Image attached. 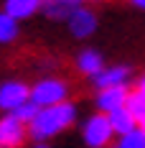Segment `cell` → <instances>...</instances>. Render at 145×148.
<instances>
[{
	"label": "cell",
	"instance_id": "9a60e30c",
	"mask_svg": "<svg viewBox=\"0 0 145 148\" xmlns=\"http://www.w3.org/2000/svg\"><path fill=\"white\" fill-rule=\"evenodd\" d=\"M117 148H145V130L143 128H135L132 133L122 135L120 143H117Z\"/></svg>",
	"mask_w": 145,
	"mask_h": 148
},
{
	"label": "cell",
	"instance_id": "e0dca14e",
	"mask_svg": "<svg viewBox=\"0 0 145 148\" xmlns=\"http://www.w3.org/2000/svg\"><path fill=\"white\" fill-rule=\"evenodd\" d=\"M138 92H143V95H145V74L140 77V82H138Z\"/></svg>",
	"mask_w": 145,
	"mask_h": 148
},
{
	"label": "cell",
	"instance_id": "7c38bea8",
	"mask_svg": "<svg viewBox=\"0 0 145 148\" xmlns=\"http://www.w3.org/2000/svg\"><path fill=\"white\" fill-rule=\"evenodd\" d=\"M76 69L82 74H87V77H97L102 72V54L99 51H92V49L82 51L76 56Z\"/></svg>",
	"mask_w": 145,
	"mask_h": 148
},
{
	"label": "cell",
	"instance_id": "52a82bcc",
	"mask_svg": "<svg viewBox=\"0 0 145 148\" xmlns=\"http://www.w3.org/2000/svg\"><path fill=\"white\" fill-rule=\"evenodd\" d=\"M69 28H71L74 36L87 38V36H92L94 28H97V18H94V13L87 10V8H76L71 13V18H69Z\"/></svg>",
	"mask_w": 145,
	"mask_h": 148
},
{
	"label": "cell",
	"instance_id": "6da1fadb",
	"mask_svg": "<svg viewBox=\"0 0 145 148\" xmlns=\"http://www.w3.org/2000/svg\"><path fill=\"white\" fill-rule=\"evenodd\" d=\"M76 120V107L71 102H61V105H54V107H44L38 110V115L31 120L28 125V133L33 140H46V138H54L59 135L61 130H66Z\"/></svg>",
	"mask_w": 145,
	"mask_h": 148
},
{
	"label": "cell",
	"instance_id": "ba28073f",
	"mask_svg": "<svg viewBox=\"0 0 145 148\" xmlns=\"http://www.w3.org/2000/svg\"><path fill=\"white\" fill-rule=\"evenodd\" d=\"M130 79V69L127 66H112V69H102L94 77V84L99 89H110V87H122Z\"/></svg>",
	"mask_w": 145,
	"mask_h": 148
},
{
	"label": "cell",
	"instance_id": "30bf717a",
	"mask_svg": "<svg viewBox=\"0 0 145 148\" xmlns=\"http://www.w3.org/2000/svg\"><path fill=\"white\" fill-rule=\"evenodd\" d=\"M79 5L76 3H69V0H44V10L51 21H69L71 13L76 10Z\"/></svg>",
	"mask_w": 145,
	"mask_h": 148
},
{
	"label": "cell",
	"instance_id": "ffe728a7",
	"mask_svg": "<svg viewBox=\"0 0 145 148\" xmlns=\"http://www.w3.org/2000/svg\"><path fill=\"white\" fill-rule=\"evenodd\" d=\"M69 3H79V0H69Z\"/></svg>",
	"mask_w": 145,
	"mask_h": 148
},
{
	"label": "cell",
	"instance_id": "2e32d148",
	"mask_svg": "<svg viewBox=\"0 0 145 148\" xmlns=\"http://www.w3.org/2000/svg\"><path fill=\"white\" fill-rule=\"evenodd\" d=\"M10 115H13V118H18L20 123H26V125H31V120H33L36 115H38V107H36L33 102H26V105H20L18 110H13Z\"/></svg>",
	"mask_w": 145,
	"mask_h": 148
},
{
	"label": "cell",
	"instance_id": "7402d4cb",
	"mask_svg": "<svg viewBox=\"0 0 145 148\" xmlns=\"http://www.w3.org/2000/svg\"><path fill=\"white\" fill-rule=\"evenodd\" d=\"M115 148H117V146H115Z\"/></svg>",
	"mask_w": 145,
	"mask_h": 148
},
{
	"label": "cell",
	"instance_id": "5b68a950",
	"mask_svg": "<svg viewBox=\"0 0 145 148\" xmlns=\"http://www.w3.org/2000/svg\"><path fill=\"white\" fill-rule=\"evenodd\" d=\"M31 102V89L23 84V82H5L0 84V107L13 112L20 105Z\"/></svg>",
	"mask_w": 145,
	"mask_h": 148
},
{
	"label": "cell",
	"instance_id": "4fadbf2b",
	"mask_svg": "<svg viewBox=\"0 0 145 148\" xmlns=\"http://www.w3.org/2000/svg\"><path fill=\"white\" fill-rule=\"evenodd\" d=\"M125 107L132 112V118H135V123H140L145 128V95L143 92H130V97H127V102H125Z\"/></svg>",
	"mask_w": 145,
	"mask_h": 148
},
{
	"label": "cell",
	"instance_id": "8fae6325",
	"mask_svg": "<svg viewBox=\"0 0 145 148\" xmlns=\"http://www.w3.org/2000/svg\"><path fill=\"white\" fill-rule=\"evenodd\" d=\"M107 118H110V123H112V130H115L120 138L127 135V133H132V130L138 128V123H135V118H132V112L127 110V107H120V110H115V112H110Z\"/></svg>",
	"mask_w": 145,
	"mask_h": 148
},
{
	"label": "cell",
	"instance_id": "ac0fdd59",
	"mask_svg": "<svg viewBox=\"0 0 145 148\" xmlns=\"http://www.w3.org/2000/svg\"><path fill=\"white\" fill-rule=\"evenodd\" d=\"M132 3H135L138 8H145V0H132Z\"/></svg>",
	"mask_w": 145,
	"mask_h": 148
},
{
	"label": "cell",
	"instance_id": "5bb4252c",
	"mask_svg": "<svg viewBox=\"0 0 145 148\" xmlns=\"http://www.w3.org/2000/svg\"><path fill=\"white\" fill-rule=\"evenodd\" d=\"M18 36V21L8 13H0V44H10Z\"/></svg>",
	"mask_w": 145,
	"mask_h": 148
},
{
	"label": "cell",
	"instance_id": "44dd1931",
	"mask_svg": "<svg viewBox=\"0 0 145 148\" xmlns=\"http://www.w3.org/2000/svg\"><path fill=\"white\" fill-rule=\"evenodd\" d=\"M143 130H145V128H143Z\"/></svg>",
	"mask_w": 145,
	"mask_h": 148
},
{
	"label": "cell",
	"instance_id": "3957f363",
	"mask_svg": "<svg viewBox=\"0 0 145 148\" xmlns=\"http://www.w3.org/2000/svg\"><path fill=\"white\" fill-rule=\"evenodd\" d=\"M112 135H115L112 123L104 112H97L84 123V140H87L89 148H104L112 140Z\"/></svg>",
	"mask_w": 145,
	"mask_h": 148
},
{
	"label": "cell",
	"instance_id": "7a4b0ae2",
	"mask_svg": "<svg viewBox=\"0 0 145 148\" xmlns=\"http://www.w3.org/2000/svg\"><path fill=\"white\" fill-rule=\"evenodd\" d=\"M66 95H69V87H66L64 79L46 77L38 84H33V89H31V102L36 105L38 110H44V107H54V105L66 102Z\"/></svg>",
	"mask_w": 145,
	"mask_h": 148
},
{
	"label": "cell",
	"instance_id": "277c9868",
	"mask_svg": "<svg viewBox=\"0 0 145 148\" xmlns=\"http://www.w3.org/2000/svg\"><path fill=\"white\" fill-rule=\"evenodd\" d=\"M26 135H28V125L18 118L5 115L0 120V148H20L26 143Z\"/></svg>",
	"mask_w": 145,
	"mask_h": 148
},
{
	"label": "cell",
	"instance_id": "8992f818",
	"mask_svg": "<svg viewBox=\"0 0 145 148\" xmlns=\"http://www.w3.org/2000/svg\"><path fill=\"white\" fill-rule=\"evenodd\" d=\"M127 97H130V89L125 87V84H122V87L99 89V95H97V107H99V112L110 115V112H115L120 107H125Z\"/></svg>",
	"mask_w": 145,
	"mask_h": 148
},
{
	"label": "cell",
	"instance_id": "9c48e42d",
	"mask_svg": "<svg viewBox=\"0 0 145 148\" xmlns=\"http://www.w3.org/2000/svg\"><path fill=\"white\" fill-rule=\"evenodd\" d=\"M44 8V0H5V10L10 18L20 21V18H31L36 10Z\"/></svg>",
	"mask_w": 145,
	"mask_h": 148
},
{
	"label": "cell",
	"instance_id": "d6986e66",
	"mask_svg": "<svg viewBox=\"0 0 145 148\" xmlns=\"http://www.w3.org/2000/svg\"><path fill=\"white\" fill-rule=\"evenodd\" d=\"M33 148H51V146H46V143H36Z\"/></svg>",
	"mask_w": 145,
	"mask_h": 148
}]
</instances>
